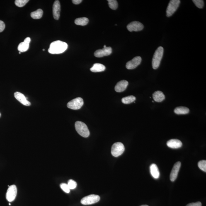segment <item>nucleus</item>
<instances>
[{
  "label": "nucleus",
  "instance_id": "obj_1",
  "mask_svg": "<svg viewBox=\"0 0 206 206\" xmlns=\"http://www.w3.org/2000/svg\"><path fill=\"white\" fill-rule=\"evenodd\" d=\"M68 44L65 42L57 41L51 43L48 52L51 54H60L64 52L68 48Z\"/></svg>",
  "mask_w": 206,
  "mask_h": 206
},
{
  "label": "nucleus",
  "instance_id": "obj_2",
  "mask_svg": "<svg viewBox=\"0 0 206 206\" xmlns=\"http://www.w3.org/2000/svg\"><path fill=\"white\" fill-rule=\"evenodd\" d=\"M164 53V49L161 46L158 47L155 52L152 60L153 69H157L160 64Z\"/></svg>",
  "mask_w": 206,
  "mask_h": 206
},
{
  "label": "nucleus",
  "instance_id": "obj_3",
  "mask_svg": "<svg viewBox=\"0 0 206 206\" xmlns=\"http://www.w3.org/2000/svg\"><path fill=\"white\" fill-rule=\"evenodd\" d=\"M76 131L80 135L84 137H88L90 135V132L87 126L84 122L77 121L75 124Z\"/></svg>",
  "mask_w": 206,
  "mask_h": 206
},
{
  "label": "nucleus",
  "instance_id": "obj_4",
  "mask_svg": "<svg viewBox=\"0 0 206 206\" xmlns=\"http://www.w3.org/2000/svg\"><path fill=\"white\" fill-rule=\"evenodd\" d=\"M180 2V0H171L170 1L166 11L167 17H171L175 13L179 7Z\"/></svg>",
  "mask_w": 206,
  "mask_h": 206
},
{
  "label": "nucleus",
  "instance_id": "obj_5",
  "mask_svg": "<svg viewBox=\"0 0 206 206\" xmlns=\"http://www.w3.org/2000/svg\"><path fill=\"white\" fill-rule=\"evenodd\" d=\"M125 150L124 145L121 142H118L114 143L112 146L111 153L115 157H118L122 155Z\"/></svg>",
  "mask_w": 206,
  "mask_h": 206
},
{
  "label": "nucleus",
  "instance_id": "obj_6",
  "mask_svg": "<svg viewBox=\"0 0 206 206\" xmlns=\"http://www.w3.org/2000/svg\"><path fill=\"white\" fill-rule=\"evenodd\" d=\"M84 104L82 98H77L71 100L67 103L68 108L71 109L76 110L79 109Z\"/></svg>",
  "mask_w": 206,
  "mask_h": 206
},
{
  "label": "nucleus",
  "instance_id": "obj_7",
  "mask_svg": "<svg viewBox=\"0 0 206 206\" xmlns=\"http://www.w3.org/2000/svg\"><path fill=\"white\" fill-rule=\"evenodd\" d=\"M100 200V197L97 195L92 194L87 196L81 199V203L84 205H89L96 204Z\"/></svg>",
  "mask_w": 206,
  "mask_h": 206
},
{
  "label": "nucleus",
  "instance_id": "obj_8",
  "mask_svg": "<svg viewBox=\"0 0 206 206\" xmlns=\"http://www.w3.org/2000/svg\"><path fill=\"white\" fill-rule=\"evenodd\" d=\"M17 191V188L16 185H13L8 188L6 194V199L8 202H12L15 200L16 198Z\"/></svg>",
  "mask_w": 206,
  "mask_h": 206
},
{
  "label": "nucleus",
  "instance_id": "obj_9",
  "mask_svg": "<svg viewBox=\"0 0 206 206\" xmlns=\"http://www.w3.org/2000/svg\"><path fill=\"white\" fill-rule=\"evenodd\" d=\"M144 28V25L137 21L131 22L127 26V29L130 32L141 31Z\"/></svg>",
  "mask_w": 206,
  "mask_h": 206
},
{
  "label": "nucleus",
  "instance_id": "obj_10",
  "mask_svg": "<svg viewBox=\"0 0 206 206\" xmlns=\"http://www.w3.org/2000/svg\"><path fill=\"white\" fill-rule=\"evenodd\" d=\"M142 58L140 56H137L134 58L132 60L129 61L126 64V68L128 69H135L141 64Z\"/></svg>",
  "mask_w": 206,
  "mask_h": 206
},
{
  "label": "nucleus",
  "instance_id": "obj_11",
  "mask_svg": "<svg viewBox=\"0 0 206 206\" xmlns=\"http://www.w3.org/2000/svg\"><path fill=\"white\" fill-rule=\"evenodd\" d=\"M112 48L110 47H105L102 49H98L94 53L95 57L98 58L102 57L104 56H108L112 54Z\"/></svg>",
  "mask_w": 206,
  "mask_h": 206
},
{
  "label": "nucleus",
  "instance_id": "obj_12",
  "mask_svg": "<svg viewBox=\"0 0 206 206\" xmlns=\"http://www.w3.org/2000/svg\"><path fill=\"white\" fill-rule=\"evenodd\" d=\"M180 166L181 163L180 161L176 162L174 165L170 175V179L172 182L175 181L176 179Z\"/></svg>",
  "mask_w": 206,
  "mask_h": 206
},
{
  "label": "nucleus",
  "instance_id": "obj_13",
  "mask_svg": "<svg viewBox=\"0 0 206 206\" xmlns=\"http://www.w3.org/2000/svg\"><path fill=\"white\" fill-rule=\"evenodd\" d=\"M60 7L59 1L58 0L55 1L53 5V15L56 20H58L60 17Z\"/></svg>",
  "mask_w": 206,
  "mask_h": 206
},
{
  "label": "nucleus",
  "instance_id": "obj_14",
  "mask_svg": "<svg viewBox=\"0 0 206 206\" xmlns=\"http://www.w3.org/2000/svg\"><path fill=\"white\" fill-rule=\"evenodd\" d=\"M31 41L30 37H26L23 42H21L18 46L19 51L23 52L26 51L29 48V44Z\"/></svg>",
  "mask_w": 206,
  "mask_h": 206
},
{
  "label": "nucleus",
  "instance_id": "obj_15",
  "mask_svg": "<svg viewBox=\"0 0 206 206\" xmlns=\"http://www.w3.org/2000/svg\"><path fill=\"white\" fill-rule=\"evenodd\" d=\"M14 96L16 99L22 104L27 106H30L31 105L30 102L27 100L26 97L23 93L17 92L14 93Z\"/></svg>",
  "mask_w": 206,
  "mask_h": 206
},
{
  "label": "nucleus",
  "instance_id": "obj_16",
  "mask_svg": "<svg viewBox=\"0 0 206 206\" xmlns=\"http://www.w3.org/2000/svg\"><path fill=\"white\" fill-rule=\"evenodd\" d=\"M128 85V81L125 80L119 81L115 86V91L118 93L122 92L125 91Z\"/></svg>",
  "mask_w": 206,
  "mask_h": 206
},
{
  "label": "nucleus",
  "instance_id": "obj_17",
  "mask_svg": "<svg viewBox=\"0 0 206 206\" xmlns=\"http://www.w3.org/2000/svg\"><path fill=\"white\" fill-rule=\"evenodd\" d=\"M182 145L183 144L181 141L176 139H171L167 142V146L173 149H179L181 147Z\"/></svg>",
  "mask_w": 206,
  "mask_h": 206
},
{
  "label": "nucleus",
  "instance_id": "obj_18",
  "mask_svg": "<svg viewBox=\"0 0 206 206\" xmlns=\"http://www.w3.org/2000/svg\"><path fill=\"white\" fill-rule=\"evenodd\" d=\"M150 170L151 176L156 179H158L160 177V172L157 165L155 164H152L150 167Z\"/></svg>",
  "mask_w": 206,
  "mask_h": 206
},
{
  "label": "nucleus",
  "instance_id": "obj_19",
  "mask_svg": "<svg viewBox=\"0 0 206 206\" xmlns=\"http://www.w3.org/2000/svg\"><path fill=\"white\" fill-rule=\"evenodd\" d=\"M153 98L155 101L156 102H161L165 99V96L162 92L156 91L153 94Z\"/></svg>",
  "mask_w": 206,
  "mask_h": 206
},
{
  "label": "nucleus",
  "instance_id": "obj_20",
  "mask_svg": "<svg viewBox=\"0 0 206 206\" xmlns=\"http://www.w3.org/2000/svg\"><path fill=\"white\" fill-rule=\"evenodd\" d=\"M106 69L103 65L96 63L93 65L92 67L90 69V70L93 72H99L104 71Z\"/></svg>",
  "mask_w": 206,
  "mask_h": 206
},
{
  "label": "nucleus",
  "instance_id": "obj_21",
  "mask_svg": "<svg viewBox=\"0 0 206 206\" xmlns=\"http://www.w3.org/2000/svg\"><path fill=\"white\" fill-rule=\"evenodd\" d=\"M174 112L178 115H184L188 114L189 112V109L186 107H180L175 108Z\"/></svg>",
  "mask_w": 206,
  "mask_h": 206
},
{
  "label": "nucleus",
  "instance_id": "obj_22",
  "mask_svg": "<svg viewBox=\"0 0 206 206\" xmlns=\"http://www.w3.org/2000/svg\"><path fill=\"white\" fill-rule=\"evenodd\" d=\"M43 12L41 9H38L36 11L32 12L31 13V16L34 19H39L42 18L43 15Z\"/></svg>",
  "mask_w": 206,
  "mask_h": 206
},
{
  "label": "nucleus",
  "instance_id": "obj_23",
  "mask_svg": "<svg viewBox=\"0 0 206 206\" xmlns=\"http://www.w3.org/2000/svg\"><path fill=\"white\" fill-rule=\"evenodd\" d=\"M89 19L86 17L79 18L75 20L74 23L75 24L81 26H85L88 24Z\"/></svg>",
  "mask_w": 206,
  "mask_h": 206
},
{
  "label": "nucleus",
  "instance_id": "obj_24",
  "mask_svg": "<svg viewBox=\"0 0 206 206\" xmlns=\"http://www.w3.org/2000/svg\"><path fill=\"white\" fill-rule=\"evenodd\" d=\"M135 97L133 96H128L122 98V103L124 104H129L133 103L136 100Z\"/></svg>",
  "mask_w": 206,
  "mask_h": 206
},
{
  "label": "nucleus",
  "instance_id": "obj_25",
  "mask_svg": "<svg viewBox=\"0 0 206 206\" xmlns=\"http://www.w3.org/2000/svg\"><path fill=\"white\" fill-rule=\"evenodd\" d=\"M109 7L112 9L116 10L118 7V3L116 0H108Z\"/></svg>",
  "mask_w": 206,
  "mask_h": 206
},
{
  "label": "nucleus",
  "instance_id": "obj_26",
  "mask_svg": "<svg viewBox=\"0 0 206 206\" xmlns=\"http://www.w3.org/2000/svg\"><path fill=\"white\" fill-rule=\"evenodd\" d=\"M29 2L28 0H16L15 2V5L19 7L24 6Z\"/></svg>",
  "mask_w": 206,
  "mask_h": 206
},
{
  "label": "nucleus",
  "instance_id": "obj_27",
  "mask_svg": "<svg viewBox=\"0 0 206 206\" xmlns=\"http://www.w3.org/2000/svg\"><path fill=\"white\" fill-rule=\"evenodd\" d=\"M198 165L201 170L206 172V161L205 160L199 161L198 163Z\"/></svg>",
  "mask_w": 206,
  "mask_h": 206
},
{
  "label": "nucleus",
  "instance_id": "obj_28",
  "mask_svg": "<svg viewBox=\"0 0 206 206\" xmlns=\"http://www.w3.org/2000/svg\"><path fill=\"white\" fill-rule=\"evenodd\" d=\"M67 184L70 189H74L77 186V183L72 180H70L68 181Z\"/></svg>",
  "mask_w": 206,
  "mask_h": 206
},
{
  "label": "nucleus",
  "instance_id": "obj_29",
  "mask_svg": "<svg viewBox=\"0 0 206 206\" xmlns=\"http://www.w3.org/2000/svg\"><path fill=\"white\" fill-rule=\"evenodd\" d=\"M192 1L195 6L199 8H202L204 6V1L203 0H193Z\"/></svg>",
  "mask_w": 206,
  "mask_h": 206
},
{
  "label": "nucleus",
  "instance_id": "obj_30",
  "mask_svg": "<svg viewBox=\"0 0 206 206\" xmlns=\"http://www.w3.org/2000/svg\"><path fill=\"white\" fill-rule=\"evenodd\" d=\"M60 188L62 189L63 191L66 192V193H69L70 192V189H69V186L66 184L63 183L61 184L60 185Z\"/></svg>",
  "mask_w": 206,
  "mask_h": 206
},
{
  "label": "nucleus",
  "instance_id": "obj_31",
  "mask_svg": "<svg viewBox=\"0 0 206 206\" xmlns=\"http://www.w3.org/2000/svg\"><path fill=\"white\" fill-rule=\"evenodd\" d=\"M6 27L5 23L1 20H0V33L4 31Z\"/></svg>",
  "mask_w": 206,
  "mask_h": 206
},
{
  "label": "nucleus",
  "instance_id": "obj_32",
  "mask_svg": "<svg viewBox=\"0 0 206 206\" xmlns=\"http://www.w3.org/2000/svg\"><path fill=\"white\" fill-rule=\"evenodd\" d=\"M186 206H202V203L200 202L192 203L188 204Z\"/></svg>",
  "mask_w": 206,
  "mask_h": 206
},
{
  "label": "nucleus",
  "instance_id": "obj_33",
  "mask_svg": "<svg viewBox=\"0 0 206 206\" xmlns=\"http://www.w3.org/2000/svg\"><path fill=\"white\" fill-rule=\"evenodd\" d=\"M82 1V0H73L72 1L74 4L78 5L80 4Z\"/></svg>",
  "mask_w": 206,
  "mask_h": 206
},
{
  "label": "nucleus",
  "instance_id": "obj_34",
  "mask_svg": "<svg viewBox=\"0 0 206 206\" xmlns=\"http://www.w3.org/2000/svg\"><path fill=\"white\" fill-rule=\"evenodd\" d=\"M106 47L107 46L106 45H104V46L103 48H105V47Z\"/></svg>",
  "mask_w": 206,
  "mask_h": 206
},
{
  "label": "nucleus",
  "instance_id": "obj_35",
  "mask_svg": "<svg viewBox=\"0 0 206 206\" xmlns=\"http://www.w3.org/2000/svg\"><path fill=\"white\" fill-rule=\"evenodd\" d=\"M148 206L147 205H141V206Z\"/></svg>",
  "mask_w": 206,
  "mask_h": 206
},
{
  "label": "nucleus",
  "instance_id": "obj_36",
  "mask_svg": "<svg viewBox=\"0 0 206 206\" xmlns=\"http://www.w3.org/2000/svg\"><path fill=\"white\" fill-rule=\"evenodd\" d=\"M21 52H19V54H21Z\"/></svg>",
  "mask_w": 206,
  "mask_h": 206
},
{
  "label": "nucleus",
  "instance_id": "obj_37",
  "mask_svg": "<svg viewBox=\"0 0 206 206\" xmlns=\"http://www.w3.org/2000/svg\"><path fill=\"white\" fill-rule=\"evenodd\" d=\"M44 50H45V49H43V51H44Z\"/></svg>",
  "mask_w": 206,
  "mask_h": 206
},
{
  "label": "nucleus",
  "instance_id": "obj_38",
  "mask_svg": "<svg viewBox=\"0 0 206 206\" xmlns=\"http://www.w3.org/2000/svg\"><path fill=\"white\" fill-rule=\"evenodd\" d=\"M0 116H1V113H0Z\"/></svg>",
  "mask_w": 206,
  "mask_h": 206
}]
</instances>
